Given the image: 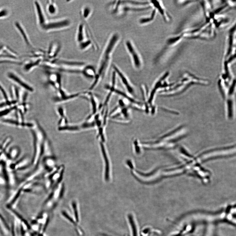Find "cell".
I'll use <instances>...</instances> for the list:
<instances>
[{
  "instance_id": "17",
  "label": "cell",
  "mask_w": 236,
  "mask_h": 236,
  "mask_svg": "<svg viewBox=\"0 0 236 236\" xmlns=\"http://www.w3.org/2000/svg\"><path fill=\"white\" fill-rule=\"evenodd\" d=\"M128 219L130 225L131 226L132 236H138V232L137 225L135 221L131 214H129Z\"/></svg>"
},
{
  "instance_id": "24",
  "label": "cell",
  "mask_w": 236,
  "mask_h": 236,
  "mask_svg": "<svg viewBox=\"0 0 236 236\" xmlns=\"http://www.w3.org/2000/svg\"><path fill=\"white\" fill-rule=\"evenodd\" d=\"M39 236H43L42 235H39Z\"/></svg>"
},
{
  "instance_id": "1",
  "label": "cell",
  "mask_w": 236,
  "mask_h": 236,
  "mask_svg": "<svg viewBox=\"0 0 236 236\" xmlns=\"http://www.w3.org/2000/svg\"><path fill=\"white\" fill-rule=\"evenodd\" d=\"M120 36L118 33L112 35L106 44L99 60L97 73L95 81L98 83L100 78L103 77L109 65L114 50L120 41Z\"/></svg>"
},
{
  "instance_id": "2",
  "label": "cell",
  "mask_w": 236,
  "mask_h": 236,
  "mask_svg": "<svg viewBox=\"0 0 236 236\" xmlns=\"http://www.w3.org/2000/svg\"><path fill=\"white\" fill-rule=\"evenodd\" d=\"M89 26L81 20L77 27L75 40L78 49L82 52L87 51L92 47L96 50L99 48Z\"/></svg>"
},
{
  "instance_id": "20",
  "label": "cell",
  "mask_w": 236,
  "mask_h": 236,
  "mask_svg": "<svg viewBox=\"0 0 236 236\" xmlns=\"http://www.w3.org/2000/svg\"><path fill=\"white\" fill-rule=\"evenodd\" d=\"M10 14V11L7 8L0 9V19L8 17Z\"/></svg>"
},
{
  "instance_id": "4",
  "label": "cell",
  "mask_w": 236,
  "mask_h": 236,
  "mask_svg": "<svg viewBox=\"0 0 236 236\" xmlns=\"http://www.w3.org/2000/svg\"><path fill=\"white\" fill-rule=\"evenodd\" d=\"M125 45L134 66L136 68L140 69L141 67L143 62L140 54L134 44L131 41L128 40L125 42Z\"/></svg>"
},
{
  "instance_id": "15",
  "label": "cell",
  "mask_w": 236,
  "mask_h": 236,
  "mask_svg": "<svg viewBox=\"0 0 236 236\" xmlns=\"http://www.w3.org/2000/svg\"><path fill=\"white\" fill-rule=\"evenodd\" d=\"M157 12L155 9H154L150 16L141 18L139 20V23L141 25H144L152 22L155 19Z\"/></svg>"
},
{
  "instance_id": "6",
  "label": "cell",
  "mask_w": 236,
  "mask_h": 236,
  "mask_svg": "<svg viewBox=\"0 0 236 236\" xmlns=\"http://www.w3.org/2000/svg\"><path fill=\"white\" fill-rule=\"evenodd\" d=\"M37 23L39 28L41 30L47 22V19L43 7L38 1L34 2Z\"/></svg>"
},
{
  "instance_id": "14",
  "label": "cell",
  "mask_w": 236,
  "mask_h": 236,
  "mask_svg": "<svg viewBox=\"0 0 236 236\" xmlns=\"http://www.w3.org/2000/svg\"><path fill=\"white\" fill-rule=\"evenodd\" d=\"M113 68L114 70V71L117 73L118 75H119V77L122 80V82L125 84L127 89L129 93H132L133 92V90L132 87H131L129 83L128 82V81L127 80L126 78L125 75L123 74L122 71H121L114 64H113Z\"/></svg>"
},
{
  "instance_id": "23",
  "label": "cell",
  "mask_w": 236,
  "mask_h": 236,
  "mask_svg": "<svg viewBox=\"0 0 236 236\" xmlns=\"http://www.w3.org/2000/svg\"><path fill=\"white\" fill-rule=\"evenodd\" d=\"M49 219H48L46 222V223H45V224L43 229V232L45 231V230H46L47 226L48 225V223H49Z\"/></svg>"
},
{
  "instance_id": "21",
  "label": "cell",
  "mask_w": 236,
  "mask_h": 236,
  "mask_svg": "<svg viewBox=\"0 0 236 236\" xmlns=\"http://www.w3.org/2000/svg\"><path fill=\"white\" fill-rule=\"evenodd\" d=\"M72 206L74 210L75 219L76 220L77 222H78L79 221V219L76 204L75 203V202H73L72 203Z\"/></svg>"
},
{
  "instance_id": "8",
  "label": "cell",
  "mask_w": 236,
  "mask_h": 236,
  "mask_svg": "<svg viewBox=\"0 0 236 236\" xmlns=\"http://www.w3.org/2000/svg\"><path fill=\"white\" fill-rule=\"evenodd\" d=\"M150 4L152 5L157 12L158 11L159 14L166 22H168L171 20L170 17L166 11L165 8L163 7L161 1H150Z\"/></svg>"
},
{
  "instance_id": "18",
  "label": "cell",
  "mask_w": 236,
  "mask_h": 236,
  "mask_svg": "<svg viewBox=\"0 0 236 236\" xmlns=\"http://www.w3.org/2000/svg\"><path fill=\"white\" fill-rule=\"evenodd\" d=\"M109 89H110V91L111 92H114L116 93H117L119 94L122 96L124 97L125 98L128 99L129 101H131L133 103L137 104H140V103H139L137 101H135L134 100V99H132L130 98L125 93L122 92V91H120V90H117L115 89H114V88L111 87H110L109 88Z\"/></svg>"
},
{
  "instance_id": "3",
  "label": "cell",
  "mask_w": 236,
  "mask_h": 236,
  "mask_svg": "<svg viewBox=\"0 0 236 236\" xmlns=\"http://www.w3.org/2000/svg\"><path fill=\"white\" fill-rule=\"evenodd\" d=\"M72 25L70 19L67 17L48 20L44 27L41 29L46 33H51L63 31L70 28Z\"/></svg>"
},
{
  "instance_id": "13",
  "label": "cell",
  "mask_w": 236,
  "mask_h": 236,
  "mask_svg": "<svg viewBox=\"0 0 236 236\" xmlns=\"http://www.w3.org/2000/svg\"><path fill=\"white\" fill-rule=\"evenodd\" d=\"M46 10L47 13L50 16H54L58 14V7L55 1L50 0L47 1Z\"/></svg>"
},
{
  "instance_id": "7",
  "label": "cell",
  "mask_w": 236,
  "mask_h": 236,
  "mask_svg": "<svg viewBox=\"0 0 236 236\" xmlns=\"http://www.w3.org/2000/svg\"><path fill=\"white\" fill-rule=\"evenodd\" d=\"M7 76L10 80L14 81V83L23 88L27 91L30 92L34 91V89L14 72H8Z\"/></svg>"
},
{
  "instance_id": "22",
  "label": "cell",
  "mask_w": 236,
  "mask_h": 236,
  "mask_svg": "<svg viewBox=\"0 0 236 236\" xmlns=\"http://www.w3.org/2000/svg\"><path fill=\"white\" fill-rule=\"evenodd\" d=\"M62 214L63 215V216L66 217V219H67L69 221L74 224H75V223L74 221L72 220L71 218L65 212H63Z\"/></svg>"
},
{
  "instance_id": "12",
  "label": "cell",
  "mask_w": 236,
  "mask_h": 236,
  "mask_svg": "<svg viewBox=\"0 0 236 236\" xmlns=\"http://www.w3.org/2000/svg\"><path fill=\"white\" fill-rule=\"evenodd\" d=\"M93 13L92 8L89 5H84L82 7L80 14L82 20L87 22Z\"/></svg>"
},
{
  "instance_id": "16",
  "label": "cell",
  "mask_w": 236,
  "mask_h": 236,
  "mask_svg": "<svg viewBox=\"0 0 236 236\" xmlns=\"http://www.w3.org/2000/svg\"><path fill=\"white\" fill-rule=\"evenodd\" d=\"M168 73H166V74L163 75V77L161 79H160V80L158 81V82H157V83L156 84L155 87H154L153 90H152V92H151V93L150 98H149V101H148V102H149L150 104H151L152 103L154 98V95L155 94L156 90L157 89H158L160 87V85H161V81L164 80V79L166 78V77L167 76V75H168Z\"/></svg>"
},
{
  "instance_id": "9",
  "label": "cell",
  "mask_w": 236,
  "mask_h": 236,
  "mask_svg": "<svg viewBox=\"0 0 236 236\" xmlns=\"http://www.w3.org/2000/svg\"><path fill=\"white\" fill-rule=\"evenodd\" d=\"M14 25L27 46L31 49H34V48L33 46L25 29L22 24L19 22H16L14 23Z\"/></svg>"
},
{
  "instance_id": "5",
  "label": "cell",
  "mask_w": 236,
  "mask_h": 236,
  "mask_svg": "<svg viewBox=\"0 0 236 236\" xmlns=\"http://www.w3.org/2000/svg\"><path fill=\"white\" fill-rule=\"evenodd\" d=\"M61 44L57 41L51 42L46 53L43 61L49 62L57 58L61 50Z\"/></svg>"
},
{
  "instance_id": "19",
  "label": "cell",
  "mask_w": 236,
  "mask_h": 236,
  "mask_svg": "<svg viewBox=\"0 0 236 236\" xmlns=\"http://www.w3.org/2000/svg\"><path fill=\"white\" fill-rule=\"evenodd\" d=\"M17 108V106L15 105L13 106L10 108L5 109L4 110L0 111V117L5 116L6 115L12 111L16 109Z\"/></svg>"
},
{
  "instance_id": "11",
  "label": "cell",
  "mask_w": 236,
  "mask_h": 236,
  "mask_svg": "<svg viewBox=\"0 0 236 236\" xmlns=\"http://www.w3.org/2000/svg\"><path fill=\"white\" fill-rule=\"evenodd\" d=\"M2 123L8 124L11 125L22 127H32L33 125L32 123H26L20 121L10 119H2L0 120Z\"/></svg>"
},
{
  "instance_id": "10",
  "label": "cell",
  "mask_w": 236,
  "mask_h": 236,
  "mask_svg": "<svg viewBox=\"0 0 236 236\" xmlns=\"http://www.w3.org/2000/svg\"><path fill=\"white\" fill-rule=\"evenodd\" d=\"M43 61V59L42 58H35L34 60L27 62L23 65V71L26 72L31 71L40 65Z\"/></svg>"
}]
</instances>
